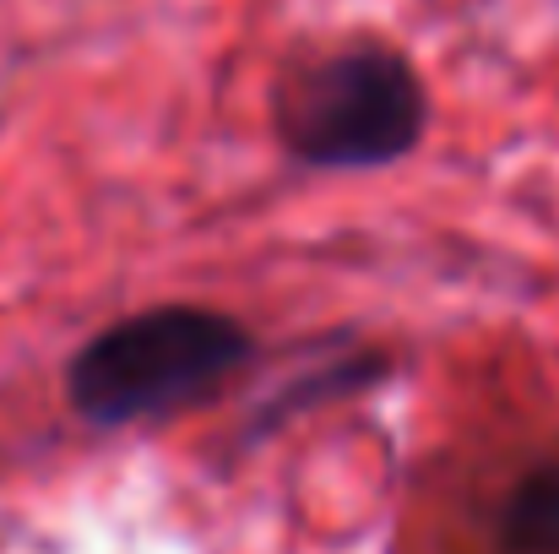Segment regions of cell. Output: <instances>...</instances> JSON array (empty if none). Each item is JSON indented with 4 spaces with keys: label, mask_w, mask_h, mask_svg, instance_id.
<instances>
[{
    "label": "cell",
    "mask_w": 559,
    "mask_h": 554,
    "mask_svg": "<svg viewBox=\"0 0 559 554\" xmlns=\"http://www.w3.org/2000/svg\"><path fill=\"white\" fill-rule=\"evenodd\" d=\"M261 359V338L217 305H147L98 327L66 359V402L93 429L158 424L223 397Z\"/></svg>",
    "instance_id": "1"
},
{
    "label": "cell",
    "mask_w": 559,
    "mask_h": 554,
    "mask_svg": "<svg viewBox=\"0 0 559 554\" xmlns=\"http://www.w3.org/2000/svg\"><path fill=\"white\" fill-rule=\"evenodd\" d=\"M495 554H559V457L522 468L489 506Z\"/></svg>",
    "instance_id": "3"
},
{
    "label": "cell",
    "mask_w": 559,
    "mask_h": 554,
    "mask_svg": "<svg viewBox=\"0 0 559 554\" xmlns=\"http://www.w3.org/2000/svg\"><path fill=\"white\" fill-rule=\"evenodd\" d=\"M272 137L299 169H391L429 137L424 71L385 38H348L299 55L272 87Z\"/></svg>",
    "instance_id": "2"
},
{
    "label": "cell",
    "mask_w": 559,
    "mask_h": 554,
    "mask_svg": "<svg viewBox=\"0 0 559 554\" xmlns=\"http://www.w3.org/2000/svg\"><path fill=\"white\" fill-rule=\"evenodd\" d=\"M380 375H385V359H380V354H348V359L316 369V375L288 380V391H277V397H272V408H261L250 429H255V435H272L277 424L299 419L305 408H321V402H332V397L365 391V386H370V380H380Z\"/></svg>",
    "instance_id": "4"
}]
</instances>
